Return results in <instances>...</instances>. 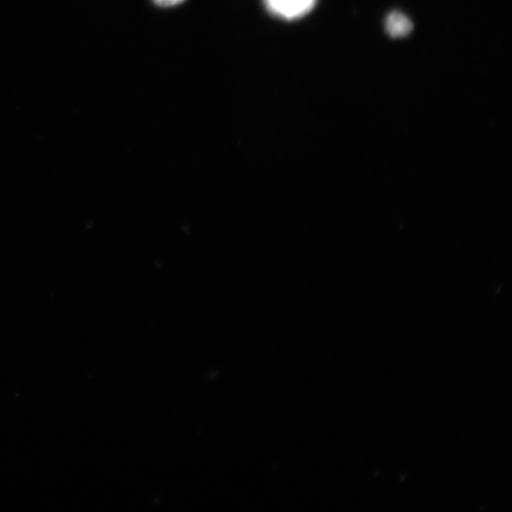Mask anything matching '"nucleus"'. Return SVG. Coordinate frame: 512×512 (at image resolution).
<instances>
[{
    "label": "nucleus",
    "instance_id": "1",
    "mask_svg": "<svg viewBox=\"0 0 512 512\" xmlns=\"http://www.w3.org/2000/svg\"><path fill=\"white\" fill-rule=\"evenodd\" d=\"M317 0H265L273 15L284 19H298L315 8Z\"/></svg>",
    "mask_w": 512,
    "mask_h": 512
},
{
    "label": "nucleus",
    "instance_id": "2",
    "mask_svg": "<svg viewBox=\"0 0 512 512\" xmlns=\"http://www.w3.org/2000/svg\"><path fill=\"white\" fill-rule=\"evenodd\" d=\"M386 29L392 37H405L413 29L411 19L401 14V12H393L386 21Z\"/></svg>",
    "mask_w": 512,
    "mask_h": 512
},
{
    "label": "nucleus",
    "instance_id": "3",
    "mask_svg": "<svg viewBox=\"0 0 512 512\" xmlns=\"http://www.w3.org/2000/svg\"><path fill=\"white\" fill-rule=\"evenodd\" d=\"M183 2H185V0H155V3L159 6H163V8H171V6H176Z\"/></svg>",
    "mask_w": 512,
    "mask_h": 512
}]
</instances>
